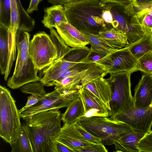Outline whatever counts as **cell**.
<instances>
[{
	"label": "cell",
	"instance_id": "obj_1",
	"mask_svg": "<svg viewBox=\"0 0 152 152\" xmlns=\"http://www.w3.org/2000/svg\"><path fill=\"white\" fill-rule=\"evenodd\" d=\"M61 114L58 109L44 111L26 120L22 127L27 134L33 152H57Z\"/></svg>",
	"mask_w": 152,
	"mask_h": 152
},
{
	"label": "cell",
	"instance_id": "obj_2",
	"mask_svg": "<svg viewBox=\"0 0 152 152\" xmlns=\"http://www.w3.org/2000/svg\"><path fill=\"white\" fill-rule=\"evenodd\" d=\"M68 22L81 32L99 34L106 27L102 18L104 2L80 0L64 5Z\"/></svg>",
	"mask_w": 152,
	"mask_h": 152
},
{
	"label": "cell",
	"instance_id": "obj_3",
	"mask_svg": "<svg viewBox=\"0 0 152 152\" xmlns=\"http://www.w3.org/2000/svg\"><path fill=\"white\" fill-rule=\"evenodd\" d=\"M104 4L102 17L107 30L113 28L124 34L129 43L139 39L145 34L131 4L124 5L107 2Z\"/></svg>",
	"mask_w": 152,
	"mask_h": 152
},
{
	"label": "cell",
	"instance_id": "obj_4",
	"mask_svg": "<svg viewBox=\"0 0 152 152\" xmlns=\"http://www.w3.org/2000/svg\"><path fill=\"white\" fill-rule=\"evenodd\" d=\"M78 120L87 131L100 138L105 145H113L121 137L134 132L125 123L109 117H83Z\"/></svg>",
	"mask_w": 152,
	"mask_h": 152
},
{
	"label": "cell",
	"instance_id": "obj_5",
	"mask_svg": "<svg viewBox=\"0 0 152 152\" xmlns=\"http://www.w3.org/2000/svg\"><path fill=\"white\" fill-rule=\"evenodd\" d=\"M10 91L0 86V136L10 144L19 134L22 124L19 110Z\"/></svg>",
	"mask_w": 152,
	"mask_h": 152
},
{
	"label": "cell",
	"instance_id": "obj_6",
	"mask_svg": "<svg viewBox=\"0 0 152 152\" xmlns=\"http://www.w3.org/2000/svg\"><path fill=\"white\" fill-rule=\"evenodd\" d=\"M130 72L110 73V78L112 85V95L110 102L112 119L135 106L131 90Z\"/></svg>",
	"mask_w": 152,
	"mask_h": 152
},
{
	"label": "cell",
	"instance_id": "obj_7",
	"mask_svg": "<svg viewBox=\"0 0 152 152\" xmlns=\"http://www.w3.org/2000/svg\"><path fill=\"white\" fill-rule=\"evenodd\" d=\"M28 52L39 70L50 65L57 56L56 48L50 35L43 31L34 35L30 41Z\"/></svg>",
	"mask_w": 152,
	"mask_h": 152
},
{
	"label": "cell",
	"instance_id": "obj_8",
	"mask_svg": "<svg viewBox=\"0 0 152 152\" xmlns=\"http://www.w3.org/2000/svg\"><path fill=\"white\" fill-rule=\"evenodd\" d=\"M39 71L29 55V52H18L14 71L8 79L7 85L10 88L17 89L32 82L39 81Z\"/></svg>",
	"mask_w": 152,
	"mask_h": 152
},
{
	"label": "cell",
	"instance_id": "obj_9",
	"mask_svg": "<svg viewBox=\"0 0 152 152\" xmlns=\"http://www.w3.org/2000/svg\"><path fill=\"white\" fill-rule=\"evenodd\" d=\"M78 97V90L61 94L54 89L47 93L37 104L20 113V116L25 120L31 115L42 111L67 107L72 100Z\"/></svg>",
	"mask_w": 152,
	"mask_h": 152
},
{
	"label": "cell",
	"instance_id": "obj_10",
	"mask_svg": "<svg viewBox=\"0 0 152 152\" xmlns=\"http://www.w3.org/2000/svg\"><path fill=\"white\" fill-rule=\"evenodd\" d=\"M137 60L126 47L115 50L94 63L101 64L108 74L121 72H136Z\"/></svg>",
	"mask_w": 152,
	"mask_h": 152
},
{
	"label": "cell",
	"instance_id": "obj_11",
	"mask_svg": "<svg viewBox=\"0 0 152 152\" xmlns=\"http://www.w3.org/2000/svg\"><path fill=\"white\" fill-rule=\"evenodd\" d=\"M115 119L125 123L135 132L145 134L151 130L152 104L145 107H133Z\"/></svg>",
	"mask_w": 152,
	"mask_h": 152
},
{
	"label": "cell",
	"instance_id": "obj_12",
	"mask_svg": "<svg viewBox=\"0 0 152 152\" xmlns=\"http://www.w3.org/2000/svg\"><path fill=\"white\" fill-rule=\"evenodd\" d=\"M78 92L79 97L82 101L84 108V114L83 117H110V113L106 106L90 91L81 87L78 90Z\"/></svg>",
	"mask_w": 152,
	"mask_h": 152
},
{
	"label": "cell",
	"instance_id": "obj_13",
	"mask_svg": "<svg viewBox=\"0 0 152 152\" xmlns=\"http://www.w3.org/2000/svg\"><path fill=\"white\" fill-rule=\"evenodd\" d=\"M57 141L71 149L74 152L81 148L95 144L86 140L76 129L75 123L64 124L61 127Z\"/></svg>",
	"mask_w": 152,
	"mask_h": 152
},
{
	"label": "cell",
	"instance_id": "obj_14",
	"mask_svg": "<svg viewBox=\"0 0 152 152\" xmlns=\"http://www.w3.org/2000/svg\"><path fill=\"white\" fill-rule=\"evenodd\" d=\"M82 87L97 98L106 107L110 114V102L112 95V85L110 78L100 77L86 84Z\"/></svg>",
	"mask_w": 152,
	"mask_h": 152
},
{
	"label": "cell",
	"instance_id": "obj_15",
	"mask_svg": "<svg viewBox=\"0 0 152 152\" xmlns=\"http://www.w3.org/2000/svg\"><path fill=\"white\" fill-rule=\"evenodd\" d=\"M55 28L65 43L71 48L83 47L89 44L82 32L68 22H61Z\"/></svg>",
	"mask_w": 152,
	"mask_h": 152
},
{
	"label": "cell",
	"instance_id": "obj_16",
	"mask_svg": "<svg viewBox=\"0 0 152 152\" xmlns=\"http://www.w3.org/2000/svg\"><path fill=\"white\" fill-rule=\"evenodd\" d=\"M134 106L137 108L148 106L152 102V79L150 75L145 74L136 86L133 96Z\"/></svg>",
	"mask_w": 152,
	"mask_h": 152
},
{
	"label": "cell",
	"instance_id": "obj_17",
	"mask_svg": "<svg viewBox=\"0 0 152 152\" xmlns=\"http://www.w3.org/2000/svg\"><path fill=\"white\" fill-rule=\"evenodd\" d=\"M45 15L42 22L44 26L50 29L61 22H68L64 6L53 5L44 9Z\"/></svg>",
	"mask_w": 152,
	"mask_h": 152
},
{
	"label": "cell",
	"instance_id": "obj_18",
	"mask_svg": "<svg viewBox=\"0 0 152 152\" xmlns=\"http://www.w3.org/2000/svg\"><path fill=\"white\" fill-rule=\"evenodd\" d=\"M131 4L145 34H152V3L139 5Z\"/></svg>",
	"mask_w": 152,
	"mask_h": 152
},
{
	"label": "cell",
	"instance_id": "obj_19",
	"mask_svg": "<svg viewBox=\"0 0 152 152\" xmlns=\"http://www.w3.org/2000/svg\"><path fill=\"white\" fill-rule=\"evenodd\" d=\"M145 134L133 132L121 137L113 144L115 151L139 152L138 143Z\"/></svg>",
	"mask_w": 152,
	"mask_h": 152
},
{
	"label": "cell",
	"instance_id": "obj_20",
	"mask_svg": "<svg viewBox=\"0 0 152 152\" xmlns=\"http://www.w3.org/2000/svg\"><path fill=\"white\" fill-rule=\"evenodd\" d=\"M84 112L83 104L78 97L72 100L64 113L61 114V120L64 124H74L83 116Z\"/></svg>",
	"mask_w": 152,
	"mask_h": 152
},
{
	"label": "cell",
	"instance_id": "obj_21",
	"mask_svg": "<svg viewBox=\"0 0 152 152\" xmlns=\"http://www.w3.org/2000/svg\"><path fill=\"white\" fill-rule=\"evenodd\" d=\"M127 47L137 60L141 57L152 50V34H145L139 39L125 46Z\"/></svg>",
	"mask_w": 152,
	"mask_h": 152
},
{
	"label": "cell",
	"instance_id": "obj_22",
	"mask_svg": "<svg viewBox=\"0 0 152 152\" xmlns=\"http://www.w3.org/2000/svg\"><path fill=\"white\" fill-rule=\"evenodd\" d=\"M9 28L0 25V69L4 75L7 66L10 54Z\"/></svg>",
	"mask_w": 152,
	"mask_h": 152
},
{
	"label": "cell",
	"instance_id": "obj_23",
	"mask_svg": "<svg viewBox=\"0 0 152 152\" xmlns=\"http://www.w3.org/2000/svg\"><path fill=\"white\" fill-rule=\"evenodd\" d=\"M81 32L91 45L92 51L103 57L116 50L99 34Z\"/></svg>",
	"mask_w": 152,
	"mask_h": 152
},
{
	"label": "cell",
	"instance_id": "obj_24",
	"mask_svg": "<svg viewBox=\"0 0 152 152\" xmlns=\"http://www.w3.org/2000/svg\"><path fill=\"white\" fill-rule=\"evenodd\" d=\"M87 69L77 74L65 78L60 81L56 82L54 85L55 86L54 89L61 94L78 90L81 87L80 85L81 81L86 74Z\"/></svg>",
	"mask_w": 152,
	"mask_h": 152
},
{
	"label": "cell",
	"instance_id": "obj_25",
	"mask_svg": "<svg viewBox=\"0 0 152 152\" xmlns=\"http://www.w3.org/2000/svg\"><path fill=\"white\" fill-rule=\"evenodd\" d=\"M99 34L116 50L123 48L129 43L125 35L113 28L101 31Z\"/></svg>",
	"mask_w": 152,
	"mask_h": 152
},
{
	"label": "cell",
	"instance_id": "obj_26",
	"mask_svg": "<svg viewBox=\"0 0 152 152\" xmlns=\"http://www.w3.org/2000/svg\"><path fill=\"white\" fill-rule=\"evenodd\" d=\"M108 74L107 70L100 64L95 63L91 65L81 80L80 85L81 86L97 78L104 77Z\"/></svg>",
	"mask_w": 152,
	"mask_h": 152
},
{
	"label": "cell",
	"instance_id": "obj_27",
	"mask_svg": "<svg viewBox=\"0 0 152 152\" xmlns=\"http://www.w3.org/2000/svg\"><path fill=\"white\" fill-rule=\"evenodd\" d=\"M10 145L11 152H33L28 137L22 127L17 138Z\"/></svg>",
	"mask_w": 152,
	"mask_h": 152
},
{
	"label": "cell",
	"instance_id": "obj_28",
	"mask_svg": "<svg viewBox=\"0 0 152 152\" xmlns=\"http://www.w3.org/2000/svg\"><path fill=\"white\" fill-rule=\"evenodd\" d=\"M20 17V22L18 29L30 32L34 29L35 23L23 8L20 0H16Z\"/></svg>",
	"mask_w": 152,
	"mask_h": 152
},
{
	"label": "cell",
	"instance_id": "obj_29",
	"mask_svg": "<svg viewBox=\"0 0 152 152\" xmlns=\"http://www.w3.org/2000/svg\"><path fill=\"white\" fill-rule=\"evenodd\" d=\"M44 86L40 82H31L21 87L20 90L23 93L35 96L39 100L47 93L45 89Z\"/></svg>",
	"mask_w": 152,
	"mask_h": 152
},
{
	"label": "cell",
	"instance_id": "obj_30",
	"mask_svg": "<svg viewBox=\"0 0 152 152\" xmlns=\"http://www.w3.org/2000/svg\"><path fill=\"white\" fill-rule=\"evenodd\" d=\"M136 70L143 72L145 74H152V50L137 60Z\"/></svg>",
	"mask_w": 152,
	"mask_h": 152
},
{
	"label": "cell",
	"instance_id": "obj_31",
	"mask_svg": "<svg viewBox=\"0 0 152 152\" xmlns=\"http://www.w3.org/2000/svg\"><path fill=\"white\" fill-rule=\"evenodd\" d=\"M30 36L28 31L18 30L16 39V46L18 52L28 51Z\"/></svg>",
	"mask_w": 152,
	"mask_h": 152
},
{
	"label": "cell",
	"instance_id": "obj_32",
	"mask_svg": "<svg viewBox=\"0 0 152 152\" xmlns=\"http://www.w3.org/2000/svg\"><path fill=\"white\" fill-rule=\"evenodd\" d=\"M10 0H0V25L9 28L10 18Z\"/></svg>",
	"mask_w": 152,
	"mask_h": 152
},
{
	"label": "cell",
	"instance_id": "obj_33",
	"mask_svg": "<svg viewBox=\"0 0 152 152\" xmlns=\"http://www.w3.org/2000/svg\"><path fill=\"white\" fill-rule=\"evenodd\" d=\"M137 148L139 152H152V130L145 134L140 140Z\"/></svg>",
	"mask_w": 152,
	"mask_h": 152
},
{
	"label": "cell",
	"instance_id": "obj_34",
	"mask_svg": "<svg viewBox=\"0 0 152 152\" xmlns=\"http://www.w3.org/2000/svg\"><path fill=\"white\" fill-rule=\"evenodd\" d=\"M75 126L77 130L88 141L93 143L97 144L102 143L101 139L100 138L93 135L87 131L81 125L78 120L75 123Z\"/></svg>",
	"mask_w": 152,
	"mask_h": 152
},
{
	"label": "cell",
	"instance_id": "obj_35",
	"mask_svg": "<svg viewBox=\"0 0 152 152\" xmlns=\"http://www.w3.org/2000/svg\"><path fill=\"white\" fill-rule=\"evenodd\" d=\"M108 151L102 143L93 144L76 150L75 152H107Z\"/></svg>",
	"mask_w": 152,
	"mask_h": 152
},
{
	"label": "cell",
	"instance_id": "obj_36",
	"mask_svg": "<svg viewBox=\"0 0 152 152\" xmlns=\"http://www.w3.org/2000/svg\"><path fill=\"white\" fill-rule=\"evenodd\" d=\"M39 100L35 96L31 95L28 97L26 105L19 110L20 114L31 107L35 105L38 102Z\"/></svg>",
	"mask_w": 152,
	"mask_h": 152
},
{
	"label": "cell",
	"instance_id": "obj_37",
	"mask_svg": "<svg viewBox=\"0 0 152 152\" xmlns=\"http://www.w3.org/2000/svg\"><path fill=\"white\" fill-rule=\"evenodd\" d=\"M43 0H30L29 6L26 10L28 14H31L34 11L38 10V6L39 3Z\"/></svg>",
	"mask_w": 152,
	"mask_h": 152
},
{
	"label": "cell",
	"instance_id": "obj_38",
	"mask_svg": "<svg viewBox=\"0 0 152 152\" xmlns=\"http://www.w3.org/2000/svg\"><path fill=\"white\" fill-rule=\"evenodd\" d=\"M56 150L57 152H74L72 150L59 142H57Z\"/></svg>",
	"mask_w": 152,
	"mask_h": 152
},
{
	"label": "cell",
	"instance_id": "obj_39",
	"mask_svg": "<svg viewBox=\"0 0 152 152\" xmlns=\"http://www.w3.org/2000/svg\"><path fill=\"white\" fill-rule=\"evenodd\" d=\"M48 2L53 5H64L69 3L80 0H47Z\"/></svg>",
	"mask_w": 152,
	"mask_h": 152
},
{
	"label": "cell",
	"instance_id": "obj_40",
	"mask_svg": "<svg viewBox=\"0 0 152 152\" xmlns=\"http://www.w3.org/2000/svg\"><path fill=\"white\" fill-rule=\"evenodd\" d=\"M104 2H113L119 4L129 5L132 3L133 0H100Z\"/></svg>",
	"mask_w": 152,
	"mask_h": 152
},
{
	"label": "cell",
	"instance_id": "obj_41",
	"mask_svg": "<svg viewBox=\"0 0 152 152\" xmlns=\"http://www.w3.org/2000/svg\"><path fill=\"white\" fill-rule=\"evenodd\" d=\"M147 3H152V0H133L132 4L134 5H139Z\"/></svg>",
	"mask_w": 152,
	"mask_h": 152
},
{
	"label": "cell",
	"instance_id": "obj_42",
	"mask_svg": "<svg viewBox=\"0 0 152 152\" xmlns=\"http://www.w3.org/2000/svg\"><path fill=\"white\" fill-rule=\"evenodd\" d=\"M150 77H151V79H152V75H150Z\"/></svg>",
	"mask_w": 152,
	"mask_h": 152
},
{
	"label": "cell",
	"instance_id": "obj_43",
	"mask_svg": "<svg viewBox=\"0 0 152 152\" xmlns=\"http://www.w3.org/2000/svg\"><path fill=\"white\" fill-rule=\"evenodd\" d=\"M151 128L152 129V125ZM151 130H152V129Z\"/></svg>",
	"mask_w": 152,
	"mask_h": 152
},
{
	"label": "cell",
	"instance_id": "obj_44",
	"mask_svg": "<svg viewBox=\"0 0 152 152\" xmlns=\"http://www.w3.org/2000/svg\"></svg>",
	"mask_w": 152,
	"mask_h": 152
}]
</instances>
